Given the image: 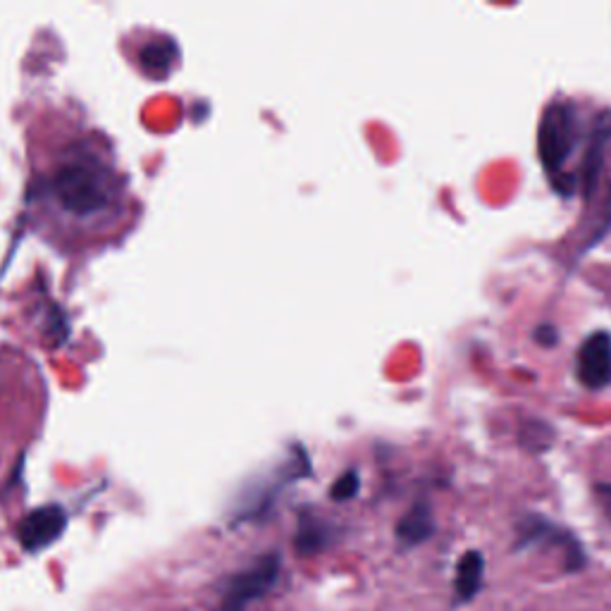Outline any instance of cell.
Listing matches in <instances>:
<instances>
[{"instance_id": "1", "label": "cell", "mask_w": 611, "mask_h": 611, "mask_svg": "<svg viewBox=\"0 0 611 611\" xmlns=\"http://www.w3.org/2000/svg\"><path fill=\"white\" fill-rule=\"evenodd\" d=\"M36 194L56 225L98 229L122 211V180L106 153L88 142L68 144L38 175Z\"/></svg>"}, {"instance_id": "2", "label": "cell", "mask_w": 611, "mask_h": 611, "mask_svg": "<svg viewBox=\"0 0 611 611\" xmlns=\"http://www.w3.org/2000/svg\"><path fill=\"white\" fill-rule=\"evenodd\" d=\"M576 134H578L576 110H573L568 104H552L544 110L540 120L538 153L544 170L552 177L554 187L562 184V170L578 142Z\"/></svg>"}, {"instance_id": "3", "label": "cell", "mask_w": 611, "mask_h": 611, "mask_svg": "<svg viewBox=\"0 0 611 611\" xmlns=\"http://www.w3.org/2000/svg\"><path fill=\"white\" fill-rule=\"evenodd\" d=\"M279 576V559L275 554H267L259 559L251 568L237 573L235 578H229L223 595V609L225 611H244L247 604L261 597L273 588Z\"/></svg>"}, {"instance_id": "4", "label": "cell", "mask_w": 611, "mask_h": 611, "mask_svg": "<svg viewBox=\"0 0 611 611\" xmlns=\"http://www.w3.org/2000/svg\"><path fill=\"white\" fill-rule=\"evenodd\" d=\"M65 526H68L65 508L58 504H44L20 520L17 538L24 550L36 552V550H44V547H48L50 542H56L62 535V530H65Z\"/></svg>"}, {"instance_id": "5", "label": "cell", "mask_w": 611, "mask_h": 611, "mask_svg": "<svg viewBox=\"0 0 611 611\" xmlns=\"http://www.w3.org/2000/svg\"><path fill=\"white\" fill-rule=\"evenodd\" d=\"M576 373L583 387L604 390L611 385V337L595 333L580 344Z\"/></svg>"}, {"instance_id": "6", "label": "cell", "mask_w": 611, "mask_h": 611, "mask_svg": "<svg viewBox=\"0 0 611 611\" xmlns=\"http://www.w3.org/2000/svg\"><path fill=\"white\" fill-rule=\"evenodd\" d=\"M611 139V112H602L600 118L595 122V130H592V142L588 148V156H585L583 163V191L585 196H590L595 187H597V177H600L602 170V158H604V146Z\"/></svg>"}, {"instance_id": "7", "label": "cell", "mask_w": 611, "mask_h": 611, "mask_svg": "<svg viewBox=\"0 0 611 611\" xmlns=\"http://www.w3.org/2000/svg\"><path fill=\"white\" fill-rule=\"evenodd\" d=\"M432 532H435V516H432L426 502L414 504L411 512L406 514L397 526V538L409 547L426 542Z\"/></svg>"}, {"instance_id": "8", "label": "cell", "mask_w": 611, "mask_h": 611, "mask_svg": "<svg viewBox=\"0 0 611 611\" xmlns=\"http://www.w3.org/2000/svg\"><path fill=\"white\" fill-rule=\"evenodd\" d=\"M482 571H486V562H482L480 552H466L462 562L456 566V592L464 602L474 600L482 585Z\"/></svg>"}, {"instance_id": "9", "label": "cell", "mask_w": 611, "mask_h": 611, "mask_svg": "<svg viewBox=\"0 0 611 611\" xmlns=\"http://www.w3.org/2000/svg\"><path fill=\"white\" fill-rule=\"evenodd\" d=\"M177 56V46L172 38L168 36H153L139 50V58H142V65L148 72H165Z\"/></svg>"}, {"instance_id": "10", "label": "cell", "mask_w": 611, "mask_h": 611, "mask_svg": "<svg viewBox=\"0 0 611 611\" xmlns=\"http://www.w3.org/2000/svg\"><path fill=\"white\" fill-rule=\"evenodd\" d=\"M327 542V528L318 524V520H306L297 535V547L303 554L318 552Z\"/></svg>"}, {"instance_id": "11", "label": "cell", "mask_w": 611, "mask_h": 611, "mask_svg": "<svg viewBox=\"0 0 611 611\" xmlns=\"http://www.w3.org/2000/svg\"><path fill=\"white\" fill-rule=\"evenodd\" d=\"M359 486H361V480H359V474H356V470H347V474H344L335 486H333V496L335 500H351V496L359 492Z\"/></svg>"}, {"instance_id": "12", "label": "cell", "mask_w": 611, "mask_h": 611, "mask_svg": "<svg viewBox=\"0 0 611 611\" xmlns=\"http://www.w3.org/2000/svg\"><path fill=\"white\" fill-rule=\"evenodd\" d=\"M597 494V502L604 508V514L611 518V486H597L595 488Z\"/></svg>"}, {"instance_id": "13", "label": "cell", "mask_w": 611, "mask_h": 611, "mask_svg": "<svg viewBox=\"0 0 611 611\" xmlns=\"http://www.w3.org/2000/svg\"><path fill=\"white\" fill-rule=\"evenodd\" d=\"M538 339L544 344V347H552V344L556 342V333L550 327V325H542L538 330Z\"/></svg>"}]
</instances>
